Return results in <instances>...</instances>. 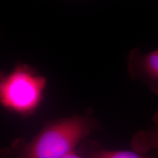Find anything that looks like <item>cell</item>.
<instances>
[{"label":"cell","instance_id":"6da1fadb","mask_svg":"<svg viewBox=\"0 0 158 158\" xmlns=\"http://www.w3.org/2000/svg\"><path fill=\"white\" fill-rule=\"evenodd\" d=\"M98 127L96 120L86 115L46 122L30 141L15 143L16 158H62Z\"/></svg>","mask_w":158,"mask_h":158},{"label":"cell","instance_id":"7a4b0ae2","mask_svg":"<svg viewBox=\"0 0 158 158\" xmlns=\"http://www.w3.org/2000/svg\"><path fill=\"white\" fill-rule=\"evenodd\" d=\"M47 79L32 67L18 64L0 78V102L4 109L21 117L31 116L42 104Z\"/></svg>","mask_w":158,"mask_h":158},{"label":"cell","instance_id":"3957f363","mask_svg":"<svg viewBox=\"0 0 158 158\" xmlns=\"http://www.w3.org/2000/svg\"><path fill=\"white\" fill-rule=\"evenodd\" d=\"M127 69L132 79L158 94V49L144 54L139 49L132 50L127 57Z\"/></svg>","mask_w":158,"mask_h":158},{"label":"cell","instance_id":"277c9868","mask_svg":"<svg viewBox=\"0 0 158 158\" xmlns=\"http://www.w3.org/2000/svg\"><path fill=\"white\" fill-rule=\"evenodd\" d=\"M83 158H152L149 154H142L134 150H108L102 148L98 142H82Z\"/></svg>","mask_w":158,"mask_h":158},{"label":"cell","instance_id":"5b68a950","mask_svg":"<svg viewBox=\"0 0 158 158\" xmlns=\"http://www.w3.org/2000/svg\"><path fill=\"white\" fill-rule=\"evenodd\" d=\"M132 149L139 153L158 152V110L153 117V124L147 130H141L134 134L131 139Z\"/></svg>","mask_w":158,"mask_h":158},{"label":"cell","instance_id":"8992f818","mask_svg":"<svg viewBox=\"0 0 158 158\" xmlns=\"http://www.w3.org/2000/svg\"><path fill=\"white\" fill-rule=\"evenodd\" d=\"M13 152L9 149H4L1 152V158H14Z\"/></svg>","mask_w":158,"mask_h":158},{"label":"cell","instance_id":"52a82bcc","mask_svg":"<svg viewBox=\"0 0 158 158\" xmlns=\"http://www.w3.org/2000/svg\"><path fill=\"white\" fill-rule=\"evenodd\" d=\"M62 158H83L81 156H80L78 154H77L76 152V151H73L71 152L68 153V155H64V157H62Z\"/></svg>","mask_w":158,"mask_h":158}]
</instances>
